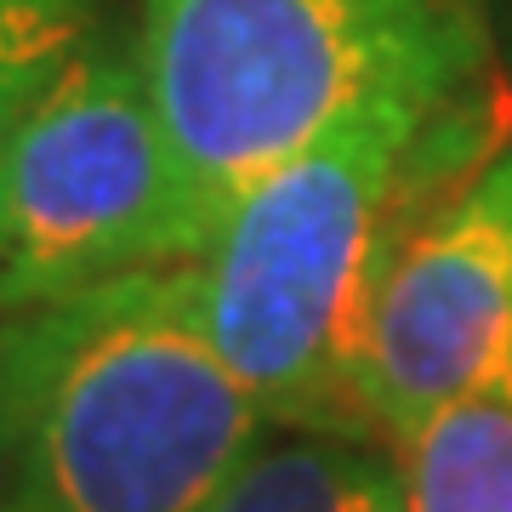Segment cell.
I'll return each mask as SVG.
<instances>
[{
    "mask_svg": "<svg viewBox=\"0 0 512 512\" xmlns=\"http://www.w3.org/2000/svg\"><path fill=\"white\" fill-rule=\"evenodd\" d=\"M205 512H404L399 450L365 433L268 421Z\"/></svg>",
    "mask_w": 512,
    "mask_h": 512,
    "instance_id": "8992f818",
    "label": "cell"
},
{
    "mask_svg": "<svg viewBox=\"0 0 512 512\" xmlns=\"http://www.w3.org/2000/svg\"><path fill=\"white\" fill-rule=\"evenodd\" d=\"M200 245L137 40L97 29L0 143V313L177 268Z\"/></svg>",
    "mask_w": 512,
    "mask_h": 512,
    "instance_id": "277c9868",
    "label": "cell"
},
{
    "mask_svg": "<svg viewBox=\"0 0 512 512\" xmlns=\"http://www.w3.org/2000/svg\"><path fill=\"white\" fill-rule=\"evenodd\" d=\"M6 512H12V507H6Z\"/></svg>",
    "mask_w": 512,
    "mask_h": 512,
    "instance_id": "30bf717a",
    "label": "cell"
},
{
    "mask_svg": "<svg viewBox=\"0 0 512 512\" xmlns=\"http://www.w3.org/2000/svg\"><path fill=\"white\" fill-rule=\"evenodd\" d=\"M131 40L200 239L348 114L478 69L467 0H137Z\"/></svg>",
    "mask_w": 512,
    "mask_h": 512,
    "instance_id": "7a4b0ae2",
    "label": "cell"
},
{
    "mask_svg": "<svg viewBox=\"0 0 512 512\" xmlns=\"http://www.w3.org/2000/svg\"><path fill=\"white\" fill-rule=\"evenodd\" d=\"M456 97H382L217 222L188 256L200 330L274 427L365 433L359 359L382 268L439 183Z\"/></svg>",
    "mask_w": 512,
    "mask_h": 512,
    "instance_id": "6da1fadb",
    "label": "cell"
},
{
    "mask_svg": "<svg viewBox=\"0 0 512 512\" xmlns=\"http://www.w3.org/2000/svg\"><path fill=\"white\" fill-rule=\"evenodd\" d=\"M103 0H0V143L103 29Z\"/></svg>",
    "mask_w": 512,
    "mask_h": 512,
    "instance_id": "ba28073f",
    "label": "cell"
},
{
    "mask_svg": "<svg viewBox=\"0 0 512 512\" xmlns=\"http://www.w3.org/2000/svg\"><path fill=\"white\" fill-rule=\"evenodd\" d=\"M23 461V313H0V512L18 495Z\"/></svg>",
    "mask_w": 512,
    "mask_h": 512,
    "instance_id": "9c48e42d",
    "label": "cell"
},
{
    "mask_svg": "<svg viewBox=\"0 0 512 512\" xmlns=\"http://www.w3.org/2000/svg\"><path fill=\"white\" fill-rule=\"evenodd\" d=\"M495 387H512V148L404 222L359 359L365 427L382 444Z\"/></svg>",
    "mask_w": 512,
    "mask_h": 512,
    "instance_id": "5b68a950",
    "label": "cell"
},
{
    "mask_svg": "<svg viewBox=\"0 0 512 512\" xmlns=\"http://www.w3.org/2000/svg\"><path fill=\"white\" fill-rule=\"evenodd\" d=\"M393 450L404 512H512V387L427 416Z\"/></svg>",
    "mask_w": 512,
    "mask_h": 512,
    "instance_id": "52a82bcc",
    "label": "cell"
},
{
    "mask_svg": "<svg viewBox=\"0 0 512 512\" xmlns=\"http://www.w3.org/2000/svg\"><path fill=\"white\" fill-rule=\"evenodd\" d=\"M262 433L183 262L23 313L12 512H205Z\"/></svg>",
    "mask_w": 512,
    "mask_h": 512,
    "instance_id": "3957f363",
    "label": "cell"
}]
</instances>
